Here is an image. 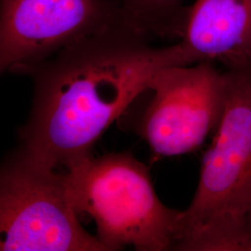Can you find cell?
<instances>
[{"label":"cell","mask_w":251,"mask_h":251,"mask_svg":"<svg viewBox=\"0 0 251 251\" xmlns=\"http://www.w3.org/2000/svg\"><path fill=\"white\" fill-rule=\"evenodd\" d=\"M128 25L83 37L29 74L33 105L21 147L37 161L70 169L92 155L111 124L170 66L191 65L179 42L153 47Z\"/></svg>","instance_id":"6da1fadb"},{"label":"cell","mask_w":251,"mask_h":251,"mask_svg":"<svg viewBox=\"0 0 251 251\" xmlns=\"http://www.w3.org/2000/svg\"><path fill=\"white\" fill-rule=\"evenodd\" d=\"M225 105L174 251H251V63L223 69Z\"/></svg>","instance_id":"7a4b0ae2"},{"label":"cell","mask_w":251,"mask_h":251,"mask_svg":"<svg viewBox=\"0 0 251 251\" xmlns=\"http://www.w3.org/2000/svg\"><path fill=\"white\" fill-rule=\"evenodd\" d=\"M63 174L73 207L93 219L106 251L174 250L181 211L162 203L147 168L134 156L91 155Z\"/></svg>","instance_id":"3957f363"},{"label":"cell","mask_w":251,"mask_h":251,"mask_svg":"<svg viewBox=\"0 0 251 251\" xmlns=\"http://www.w3.org/2000/svg\"><path fill=\"white\" fill-rule=\"evenodd\" d=\"M64 174L22 148L1 168L2 251H106L80 225Z\"/></svg>","instance_id":"277c9868"},{"label":"cell","mask_w":251,"mask_h":251,"mask_svg":"<svg viewBox=\"0 0 251 251\" xmlns=\"http://www.w3.org/2000/svg\"><path fill=\"white\" fill-rule=\"evenodd\" d=\"M123 25L119 0H0V70L29 75L65 47Z\"/></svg>","instance_id":"5b68a950"},{"label":"cell","mask_w":251,"mask_h":251,"mask_svg":"<svg viewBox=\"0 0 251 251\" xmlns=\"http://www.w3.org/2000/svg\"><path fill=\"white\" fill-rule=\"evenodd\" d=\"M146 93L149 100L137 132L157 156L188 153L204 144L221 121L223 70L211 62L166 67Z\"/></svg>","instance_id":"8992f818"},{"label":"cell","mask_w":251,"mask_h":251,"mask_svg":"<svg viewBox=\"0 0 251 251\" xmlns=\"http://www.w3.org/2000/svg\"><path fill=\"white\" fill-rule=\"evenodd\" d=\"M178 42L191 64L251 63V0H196Z\"/></svg>","instance_id":"52a82bcc"},{"label":"cell","mask_w":251,"mask_h":251,"mask_svg":"<svg viewBox=\"0 0 251 251\" xmlns=\"http://www.w3.org/2000/svg\"><path fill=\"white\" fill-rule=\"evenodd\" d=\"M128 25L150 39L182 36L190 6L186 0H119Z\"/></svg>","instance_id":"ba28073f"},{"label":"cell","mask_w":251,"mask_h":251,"mask_svg":"<svg viewBox=\"0 0 251 251\" xmlns=\"http://www.w3.org/2000/svg\"><path fill=\"white\" fill-rule=\"evenodd\" d=\"M247 227H248V232H249L251 243V206L250 210H249L248 216H247Z\"/></svg>","instance_id":"9c48e42d"}]
</instances>
